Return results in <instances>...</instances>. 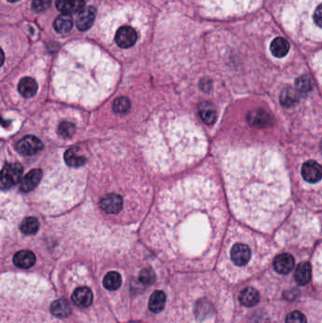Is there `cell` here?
I'll return each mask as SVG.
<instances>
[{"instance_id":"obj_1","label":"cell","mask_w":322,"mask_h":323,"mask_svg":"<svg viewBox=\"0 0 322 323\" xmlns=\"http://www.w3.org/2000/svg\"><path fill=\"white\" fill-rule=\"evenodd\" d=\"M225 179L231 208L240 220L269 229L283 217L289 186L283 162L269 149H245L229 156Z\"/></svg>"},{"instance_id":"obj_2","label":"cell","mask_w":322,"mask_h":323,"mask_svg":"<svg viewBox=\"0 0 322 323\" xmlns=\"http://www.w3.org/2000/svg\"><path fill=\"white\" fill-rule=\"evenodd\" d=\"M23 174V167L18 163L6 164L1 172V187L7 189L16 185Z\"/></svg>"},{"instance_id":"obj_3","label":"cell","mask_w":322,"mask_h":323,"mask_svg":"<svg viewBox=\"0 0 322 323\" xmlns=\"http://www.w3.org/2000/svg\"><path fill=\"white\" fill-rule=\"evenodd\" d=\"M43 143L40 139L33 135H28L16 144V150L24 156H31L38 153L43 149Z\"/></svg>"},{"instance_id":"obj_4","label":"cell","mask_w":322,"mask_h":323,"mask_svg":"<svg viewBox=\"0 0 322 323\" xmlns=\"http://www.w3.org/2000/svg\"><path fill=\"white\" fill-rule=\"evenodd\" d=\"M252 257V251L245 243H235L230 249V260L238 267L247 265Z\"/></svg>"},{"instance_id":"obj_5","label":"cell","mask_w":322,"mask_h":323,"mask_svg":"<svg viewBox=\"0 0 322 323\" xmlns=\"http://www.w3.org/2000/svg\"><path fill=\"white\" fill-rule=\"evenodd\" d=\"M137 41V34L131 27H121L115 34V42L121 48H129L133 46Z\"/></svg>"},{"instance_id":"obj_6","label":"cell","mask_w":322,"mask_h":323,"mask_svg":"<svg viewBox=\"0 0 322 323\" xmlns=\"http://www.w3.org/2000/svg\"><path fill=\"white\" fill-rule=\"evenodd\" d=\"M100 206L108 214H117L122 209V198L114 193L108 194L100 200Z\"/></svg>"},{"instance_id":"obj_7","label":"cell","mask_w":322,"mask_h":323,"mask_svg":"<svg viewBox=\"0 0 322 323\" xmlns=\"http://www.w3.org/2000/svg\"><path fill=\"white\" fill-rule=\"evenodd\" d=\"M301 174L304 180L310 183L314 184L321 180L322 178V167L315 161H308L304 163L302 166Z\"/></svg>"},{"instance_id":"obj_8","label":"cell","mask_w":322,"mask_h":323,"mask_svg":"<svg viewBox=\"0 0 322 323\" xmlns=\"http://www.w3.org/2000/svg\"><path fill=\"white\" fill-rule=\"evenodd\" d=\"M247 120L249 124L255 128H267L272 124L271 116L263 110H253L248 113Z\"/></svg>"},{"instance_id":"obj_9","label":"cell","mask_w":322,"mask_h":323,"mask_svg":"<svg viewBox=\"0 0 322 323\" xmlns=\"http://www.w3.org/2000/svg\"><path fill=\"white\" fill-rule=\"evenodd\" d=\"M42 177H43L42 170H39V169L31 170L21 180L20 190L25 193L31 192L38 185L39 183L42 180Z\"/></svg>"},{"instance_id":"obj_10","label":"cell","mask_w":322,"mask_h":323,"mask_svg":"<svg viewBox=\"0 0 322 323\" xmlns=\"http://www.w3.org/2000/svg\"><path fill=\"white\" fill-rule=\"evenodd\" d=\"M56 7L62 15L71 16L85 9V0H56Z\"/></svg>"},{"instance_id":"obj_11","label":"cell","mask_w":322,"mask_h":323,"mask_svg":"<svg viewBox=\"0 0 322 323\" xmlns=\"http://www.w3.org/2000/svg\"><path fill=\"white\" fill-rule=\"evenodd\" d=\"M72 300L77 307L87 308L92 304L93 293L88 287H78L72 295Z\"/></svg>"},{"instance_id":"obj_12","label":"cell","mask_w":322,"mask_h":323,"mask_svg":"<svg viewBox=\"0 0 322 323\" xmlns=\"http://www.w3.org/2000/svg\"><path fill=\"white\" fill-rule=\"evenodd\" d=\"M97 11L94 7H86L77 16V27L79 31H87L92 27L93 23L96 18Z\"/></svg>"},{"instance_id":"obj_13","label":"cell","mask_w":322,"mask_h":323,"mask_svg":"<svg viewBox=\"0 0 322 323\" xmlns=\"http://www.w3.org/2000/svg\"><path fill=\"white\" fill-rule=\"evenodd\" d=\"M295 260L291 254H282L278 255L273 262L274 269L281 274H287L294 268Z\"/></svg>"},{"instance_id":"obj_14","label":"cell","mask_w":322,"mask_h":323,"mask_svg":"<svg viewBox=\"0 0 322 323\" xmlns=\"http://www.w3.org/2000/svg\"><path fill=\"white\" fill-rule=\"evenodd\" d=\"M13 260L16 267L20 269H30L35 264L36 256L31 251L23 250L16 253Z\"/></svg>"},{"instance_id":"obj_15","label":"cell","mask_w":322,"mask_h":323,"mask_svg":"<svg viewBox=\"0 0 322 323\" xmlns=\"http://www.w3.org/2000/svg\"><path fill=\"white\" fill-rule=\"evenodd\" d=\"M312 278V267L309 263H300L295 271V279L297 284L305 285L311 281Z\"/></svg>"},{"instance_id":"obj_16","label":"cell","mask_w":322,"mask_h":323,"mask_svg":"<svg viewBox=\"0 0 322 323\" xmlns=\"http://www.w3.org/2000/svg\"><path fill=\"white\" fill-rule=\"evenodd\" d=\"M240 301L246 307H253L260 300V294L254 287H247L240 294Z\"/></svg>"},{"instance_id":"obj_17","label":"cell","mask_w":322,"mask_h":323,"mask_svg":"<svg viewBox=\"0 0 322 323\" xmlns=\"http://www.w3.org/2000/svg\"><path fill=\"white\" fill-rule=\"evenodd\" d=\"M166 301H167V296L164 291L161 290L154 291L149 299V304H148L149 310L154 314H159L166 306Z\"/></svg>"},{"instance_id":"obj_18","label":"cell","mask_w":322,"mask_h":323,"mask_svg":"<svg viewBox=\"0 0 322 323\" xmlns=\"http://www.w3.org/2000/svg\"><path fill=\"white\" fill-rule=\"evenodd\" d=\"M199 114L202 121L207 125H212L215 122L216 119V112L215 108L212 103L204 101L199 107Z\"/></svg>"},{"instance_id":"obj_19","label":"cell","mask_w":322,"mask_h":323,"mask_svg":"<svg viewBox=\"0 0 322 323\" xmlns=\"http://www.w3.org/2000/svg\"><path fill=\"white\" fill-rule=\"evenodd\" d=\"M289 43L282 37H277L270 44V51L277 58H284L289 52Z\"/></svg>"},{"instance_id":"obj_20","label":"cell","mask_w":322,"mask_h":323,"mask_svg":"<svg viewBox=\"0 0 322 323\" xmlns=\"http://www.w3.org/2000/svg\"><path fill=\"white\" fill-rule=\"evenodd\" d=\"M38 90L37 83L31 77H24L18 84V91L25 98L33 97Z\"/></svg>"},{"instance_id":"obj_21","label":"cell","mask_w":322,"mask_h":323,"mask_svg":"<svg viewBox=\"0 0 322 323\" xmlns=\"http://www.w3.org/2000/svg\"><path fill=\"white\" fill-rule=\"evenodd\" d=\"M64 160L70 167L78 168L85 164L86 158L80 155L79 149L77 147H71L64 154Z\"/></svg>"},{"instance_id":"obj_22","label":"cell","mask_w":322,"mask_h":323,"mask_svg":"<svg viewBox=\"0 0 322 323\" xmlns=\"http://www.w3.org/2000/svg\"><path fill=\"white\" fill-rule=\"evenodd\" d=\"M122 285V278L117 271H110L103 279L104 287L110 290L115 291L117 290Z\"/></svg>"},{"instance_id":"obj_23","label":"cell","mask_w":322,"mask_h":323,"mask_svg":"<svg viewBox=\"0 0 322 323\" xmlns=\"http://www.w3.org/2000/svg\"><path fill=\"white\" fill-rule=\"evenodd\" d=\"M51 313L57 317H66L71 314V307L65 299L55 300L51 305Z\"/></svg>"},{"instance_id":"obj_24","label":"cell","mask_w":322,"mask_h":323,"mask_svg":"<svg viewBox=\"0 0 322 323\" xmlns=\"http://www.w3.org/2000/svg\"><path fill=\"white\" fill-rule=\"evenodd\" d=\"M54 29L59 33H67L73 27V19L68 15H61L54 21Z\"/></svg>"},{"instance_id":"obj_25","label":"cell","mask_w":322,"mask_h":323,"mask_svg":"<svg viewBox=\"0 0 322 323\" xmlns=\"http://www.w3.org/2000/svg\"><path fill=\"white\" fill-rule=\"evenodd\" d=\"M299 94L297 89L285 88L281 94V103L284 107L293 106L299 100Z\"/></svg>"},{"instance_id":"obj_26","label":"cell","mask_w":322,"mask_h":323,"mask_svg":"<svg viewBox=\"0 0 322 323\" xmlns=\"http://www.w3.org/2000/svg\"><path fill=\"white\" fill-rule=\"evenodd\" d=\"M20 230L26 235H33L39 230L38 220L34 217H27L20 225Z\"/></svg>"},{"instance_id":"obj_27","label":"cell","mask_w":322,"mask_h":323,"mask_svg":"<svg viewBox=\"0 0 322 323\" xmlns=\"http://www.w3.org/2000/svg\"><path fill=\"white\" fill-rule=\"evenodd\" d=\"M113 108L117 114H126L131 108V101L126 97H119L114 101Z\"/></svg>"},{"instance_id":"obj_28","label":"cell","mask_w":322,"mask_h":323,"mask_svg":"<svg viewBox=\"0 0 322 323\" xmlns=\"http://www.w3.org/2000/svg\"><path fill=\"white\" fill-rule=\"evenodd\" d=\"M58 131H59V134L64 137V138H69V137H72L75 132H76V126L71 122H62V123L60 124L59 126V129H58Z\"/></svg>"},{"instance_id":"obj_29","label":"cell","mask_w":322,"mask_h":323,"mask_svg":"<svg viewBox=\"0 0 322 323\" xmlns=\"http://www.w3.org/2000/svg\"><path fill=\"white\" fill-rule=\"evenodd\" d=\"M296 89L299 94H306L312 89V82L308 77H301L296 80Z\"/></svg>"},{"instance_id":"obj_30","label":"cell","mask_w":322,"mask_h":323,"mask_svg":"<svg viewBox=\"0 0 322 323\" xmlns=\"http://www.w3.org/2000/svg\"><path fill=\"white\" fill-rule=\"evenodd\" d=\"M139 280L145 285H150L155 281V274L150 269H144L139 275Z\"/></svg>"},{"instance_id":"obj_31","label":"cell","mask_w":322,"mask_h":323,"mask_svg":"<svg viewBox=\"0 0 322 323\" xmlns=\"http://www.w3.org/2000/svg\"><path fill=\"white\" fill-rule=\"evenodd\" d=\"M285 323H307L306 317L299 311H294L287 315Z\"/></svg>"},{"instance_id":"obj_32","label":"cell","mask_w":322,"mask_h":323,"mask_svg":"<svg viewBox=\"0 0 322 323\" xmlns=\"http://www.w3.org/2000/svg\"><path fill=\"white\" fill-rule=\"evenodd\" d=\"M51 5V0H33L32 1V9L37 12H45Z\"/></svg>"},{"instance_id":"obj_33","label":"cell","mask_w":322,"mask_h":323,"mask_svg":"<svg viewBox=\"0 0 322 323\" xmlns=\"http://www.w3.org/2000/svg\"><path fill=\"white\" fill-rule=\"evenodd\" d=\"M314 20L318 27L322 28V3L314 11Z\"/></svg>"},{"instance_id":"obj_34","label":"cell","mask_w":322,"mask_h":323,"mask_svg":"<svg viewBox=\"0 0 322 323\" xmlns=\"http://www.w3.org/2000/svg\"><path fill=\"white\" fill-rule=\"evenodd\" d=\"M8 1H10V2H16V1H18V0H8Z\"/></svg>"}]
</instances>
